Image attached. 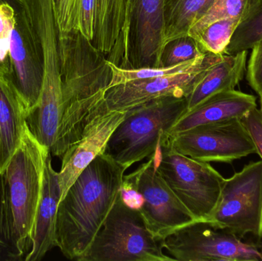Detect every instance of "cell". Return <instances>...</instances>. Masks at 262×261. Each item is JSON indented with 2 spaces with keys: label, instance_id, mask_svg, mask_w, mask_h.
Returning a JSON list of instances; mask_svg holds the SVG:
<instances>
[{
  "label": "cell",
  "instance_id": "obj_1",
  "mask_svg": "<svg viewBox=\"0 0 262 261\" xmlns=\"http://www.w3.org/2000/svg\"><path fill=\"white\" fill-rule=\"evenodd\" d=\"M127 169L101 153L84 169L58 204L55 244L78 260L89 249L121 192Z\"/></svg>",
  "mask_w": 262,
  "mask_h": 261
},
{
  "label": "cell",
  "instance_id": "obj_2",
  "mask_svg": "<svg viewBox=\"0 0 262 261\" xmlns=\"http://www.w3.org/2000/svg\"><path fill=\"white\" fill-rule=\"evenodd\" d=\"M49 154L26 127L21 144L0 172V250L6 260H23L30 251Z\"/></svg>",
  "mask_w": 262,
  "mask_h": 261
},
{
  "label": "cell",
  "instance_id": "obj_3",
  "mask_svg": "<svg viewBox=\"0 0 262 261\" xmlns=\"http://www.w3.org/2000/svg\"><path fill=\"white\" fill-rule=\"evenodd\" d=\"M58 49L63 96L59 130L80 137L104 103L112 69L106 55L79 31L58 38Z\"/></svg>",
  "mask_w": 262,
  "mask_h": 261
},
{
  "label": "cell",
  "instance_id": "obj_4",
  "mask_svg": "<svg viewBox=\"0 0 262 261\" xmlns=\"http://www.w3.org/2000/svg\"><path fill=\"white\" fill-rule=\"evenodd\" d=\"M0 75L18 95L26 113L38 104L44 53L28 0H0Z\"/></svg>",
  "mask_w": 262,
  "mask_h": 261
},
{
  "label": "cell",
  "instance_id": "obj_5",
  "mask_svg": "<svg viewBox=\"0 0 262 261\" xmlns=\"http://www.w3.org/2000/svg\"><path fill=\"white\" fill-rule=\"evenodd\" d=\"M187 110L186 97L160 98L127 110L103 153L127 170L154 154L162 135Z\"/></svg>",
  "mask_w": 262,
  "mask_h": 261
},
{
  "label": "cell",
  "instance_id": "obj_6",
  "mask_svg": "<svg viewBox=\"0 0 262 261\" xmlns=\"http://www.w3.org/2000/svg\"><path fill=\"white\" fill-rule=\"evenodd\" d=\"M149 232L140 211L121 192L92 245L78 261H174Z\"/></svg>",
  "mask_w": 262,
  "mask_h": 261
},
{
  "label": "cell",
  "instance_id": "obj_7",
  "mask_svg": "<svg viewBox=\"0 0 262 261\" xmlns=\"http://www.w3.org/2000/svg\"><path fill=\"white\" fill-rule=\"evenodd\" d=\"M154 154L157 171L194 219L209 220L226 179L208 162L171 148L163 134Z\"/></svg>",
  "mask_w": 262,
  "mask_h": 261
},
{
  "label": "cell",
  "instance_id": "obj_8",
  "mask_svg": "<svg viewBox=\"0 0 262 261\" xmlns=\"http://www.w3.org/2000/svg\"><path fill=\"white\" fill-rule=\"evenodd\" d=\"M164 0H126L124 25L109 62L125 69L160 67Z\"/></svg>",
  "mask_w": 262,
  "mask_h": 261
},
{
  "label": "cell",
  "instance_id": "obj_9",
  "mask_svg": "<svg viewBox=\"0 0 262 261\" xmlns=\"http://www.w3.org/2000/svg\"><path fill=\"white\" fill-rule=\"evenodd\" d=\"M162 247L178 261H262V242L244 241L209 221H194L172 231Z\"/></svg>",
  "mask_w": 262,
  "mask_h": 261
},
{
  "label": "cell",
  "instance_id": "obj_10",
  "mask_svg": "<svg viewBox=\"0 0 262 261\" xmlns=\"http://www.w3.org/2000/svg\"><path fill=\"white\" fill-rule=\"evenodd\" d=\"M209 222L244 239H262V161L249 162L226 179Z\"/></svg>",
  "mask_w": 262,
  "mask_h": 261
},
{
  "label": "cell",
  "instance_id": "obj_11",
  "mask_svg": "<svg viewBox=\"0 0 262 261\" xmlns=\"http://www.w3.org/2000/svg\"><path fill=\"white\" fill-rule=\"evenodd\" d=\"M124 181L141 195L143 203L138 210L157 240L196 221L157 171L154 153L135 171L124 176Z\"/></svg>",
  "mask_w": 262,
  "mask_h": 261
},
{
  "label": "cell",
  "instance_id": "obj_12",
  "mask_svg": "<svg viewBox=\"0 0 262 261\" xmlns=\"http://www.w3.org/2000/svg\"><path fill=\"white\" fill-rule=\"evenodd\" d=\"M168 145L179 153L203 162L230 163L256 153L241 120L198 126L178 134L163 133Z\"/></svg>",
  "mask_w": 262,
  "mask_h": 261
},
{
  "label": "cell",
  "instance_id": "obj_13",
  "mask_svg": "<svg viewBox=\"0 0 262 261\" xmlns=\"http://www.w3.org/2000/svg\"><path fill=\"white\" fill-rule=\"evenodd\" d=\"M44 78L38 104L26 116V125L31 134L43 147H53L63 109L62 80L58 41L48 37L42 40Z\"/></svg>",
  "mask_w": 262,
  "mask_h": 261
},
{
  "label": "cell",
  "instance_id": "obj_14",
  "mask_svg": "<svg viewBox=\"0 0 262 261\" xmlns=\"http://www.w3.org/2000/svg\"><path fill=\"white\" fill-rule=\"evenodd\" d=\"M215 55L195 70L169 76L137 80L107 89L104 96L106 111H125L160 98H187L206 70L223 59Z\"/></svg>",
  "mask_w": 262,
  "mask_h": 261
},
{
  "label": "cell",
  "instance_id": "obj_15",
  "mask_svg": "<svg viewBox=\"0 0 262 261\" xmlns=\"http://www.w3.org/2000/svg\"><path fill=\"white\" fill-rule=\"evenodd\" d=\"M127 113V110L111 111L92 121L81 140L61 158V171L58 173L61 200L84 169L104 153L107 141Z\"/></svg>",
  "mask_w": 262,
  "mask_h": 261
},
{
  "label": "cell",
  "instance_id": "obj_16",
  "mask_svg": "<svg viewBox=\"0 0 262 261\" xmlns=\"http://www.w3.org/2000/svg\"><path fill=\"white\" fill-rule=\"evenodd\" d=\"M257 107L254 95L232 90L211 97L192 110L186 112L166 134H178L198 126L242 120Z\"/></svg>",
  "mask_w": 262,
  "mask_h": 261
},
{
  "label": "cell",
  "instance_id": "obj_17",
  "mask_svg": "<svg viewBox=\"0 0 262 261\" xmlns=\"http://www.w3.org/2000/svg\"><path fill=\"white\" fill-rule=\"evenodd\" d=\"M61 200L58 173L52 165L51 154L48 156L43 174L41 197L35 214L32 234V246L24 260H41L55 244L57 211Z\"/></svg>",
  "mask_w": 262,
  "mask_h": 261
},
{
  "label": "cell",
  "instance_id": "obj_18",
  "mask_svg": "<svg viewBox=\"0 0 262 261\" xmlns=\"http://www.w3.org/2000/svg\"><path fill=\"white\" fill-rule=\"evenodd\" d=\"M247 53L245 51L236 55H224L221 61L206 70L186 98L187 111L217 93L235 90L244 77Z\"/></svg>",
  "mask_w": 262,
  "mask_h": 261
},
{
  "label": "cell",
  "instance_id": "obj_19",
  "mask_svg": "<svg viewBox=\"0 0 262 261\" xmlns=\"http://www.w3.org/2000/svg\"><path fill=\"white\" fill-rule=\"evenodd\" d=\"M26 111L18 95L0 75V172L21 144Z\"/></svg>",
  "mask_w": 262,
  "mask_h": 261
},
{
  "label": "cell",
  "instance_id": "obj_20",
  "mask_svg": "<svg viewBox=\"0 0 262 261\" xmlns=\"http://www.w3.org/2000/svg\"><path fill=\"white\" fill-rule=\"evenodd\" d=\"M215 0H164V44L188 35L189 29L210 9Z\"/></svg>",
  "mask_w": 262,
  "mask_h": 261
},
{
  "label": "cell",
  "instance_id": "obj_21",
  "mask_svg": "<svg viewBox=\"0 0 262 261\" xmlns=\"http://www.w3.org/2000/svg\"><path fill=\"white\" fill-rule=\"evenodd\" d=\"M126 0H98L94 45L110 55L118 44L124 25Z\"/></svg>",
  "mask_w": 262,
  "mask_h": 261
},
{
  "label": "cell",
  "instance_id": "obj_22",
  "mask_svg": "<svg viewBox=\"0 0 262 261\" xmlns=\"http://www.w3.org/2000/svg\"><path fill=\"white\" fill-rule=\"evenodd\" d=\"M215 55H217V54L207 52L203 56L195 58L192 61L166 67H142V68L125 69L118 67L108 61L109 66H110L112 72V81H111L109 88L114 86L118 85V84L129 82V81L158 78V77L169 76V75L190 72V70H195L200 66L203 65Z\"/></svg>",
  "mask_w": 262,
  "mask_h": 261
},
{
  "label": "cell",
  "instance_id": "obj_23",
  "mask_svg": "<svg viewBox=\"0 0 262 261\" xmlns=\"http://www.w3.org/2000/svg\"><path fill=\"white\" fill-rule=\"evenodd\" d=\"M261 39L262 0H251L249 9L237 26L225 55H234L248 51Z\"/></svg>",
  "mask_w": 262,
  "mask_h": 261
},
{
  "label": "cell",
  "instance_id": "obj_24",
  "mask_svg": "<svg viewBox=\"0 0 262 261\" xmlns=\"http://www.w3.org/2000/svg\"><path fill=\"white\" fill-rule=\"evenodd\" d=\"M240 20L235 18L216 20L192 37L196 40L206 53L225 55L226 48Z\"/></svg>",
  "mask_w": 262,
  "mask_h": 261
},
{
  "label": "cell",
  "instance_id": "obj_25",
  "mask_svg": "<svg viewBox=\"0 0 262 261\" xmlns=\"http://www.w3.org/2000/svg\"><path fill=\"white\" fill-rule=\"evenodd\" d=\"M205 54L206 52L195 38L189 35H185L171 40L163 45L160 56V67L183 64L200 58Z\"/></svg>",
  "mask_w": 262,
  "mask_h": 261
},
{
  "label": "cell",
  "instance_id": "obj_26",
  "mask_svg": "<svg viewBox=\"0 0 262 261\" xmlns=\"http://www.w3.org/2000/svg\"><path fill=\"white\" fill-rule=\"evenodd\" d=\"M250 3L251 0H215L207 12L191 27L188 35L193 36L216 20L235 18L241 21L249 9Z\"/></svg>",
  "mask_w": 262,
  "mask_h": 261
},
{
  "label": "cell",
  "instance_id": "obj_27",
  "mask_svg": "<svg viewBox=\"0 0 262 261\" xmlns=\"http://www.w3.org/2000/svg\"><path fill=\"white\" fill-rule=\"evenodd\" d=\"M58 38L75 30L79 0H51Z\"/></svg>",
  "mask_w": 262,
  "mask_h": 261
},
{
  "label": "cell",
  "instance_id": "obj_28",
  "mask_svg": "<svg viewBox=\"0 0 262 261\" xmlns=\"http://www.w3.org/2000/svg\"><path fill=\"white\" fill-rule=\"evenodd\" d=\"M98 0H79L75 30L93 41L96 31Z\"/></svg>",
  "mask_w": 262,
  "mask_h": 261
},
{
  "label": "cell",
  "instance_id": "obj_29",
  "mask_svg": "<svg viewBox=\"0 0 262 261\" xmlns=\"http://www.w3.org/2000/svg\"><path fill=\"white\" fill-rule=\"evenodd\" d=\"M247 67L248 82L258 94L262 93V39L253 47Z\"/></svg>",
  "mask_w": 262,
  "mask_h": 261
},
{
  "label": "cell",
  "instance_id": "obj_30",
  "mask_svg": "<svg viewBox=\"0 0 262 261\" xmlns=\"http://www.w3.org/2000/svg\"><path fill=\"white\" fill-rule=\"evenodd\" d=\"M255 146L257 154L262 161V118L260 110L252 109L241 120Z\"/></svg>",
  "mask_w": 262,
  "mask_h": 261
},
{
  "label": "cell",
  "instance_id": "obj_31",
  "mask_svg": "<svg viewBox=\"0 0 262 261\" xmlns=\"http://www.w3.org/2000/svg\"><path fill=\"white\" fill-rule=\"evenodd\" d=\"M260 96V104H261V109H260V113H261V116L262 118V93L261 94H259Z\"/></svg>",
  "mask_w": 262,
  "mask_h": 261
},
{
  "label": "cell",
  "instance_id": "obj_32",
  "mask_svg": "<svg viewBox=\"0 0 262 261\" xmlns=\"http://www.w3.org/2000/svg\"><path fill=\"white\" fill-rule=\"evenodd\" d=\"M6 260L5 256L3 255V252H2L1 250H0V260Z\"/></svg>",
  "mask_w": 262,
  "mask_h": 261
}]
</instances>
